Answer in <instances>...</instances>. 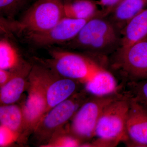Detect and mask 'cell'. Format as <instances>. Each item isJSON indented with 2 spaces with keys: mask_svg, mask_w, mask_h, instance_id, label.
Listing matches in <instances>:
<instances>
[{
  "mask_svg": "<svg viewBox=\"0 0 147 147\" xmlns=\"http://www.w3.org/2000/svg\"><path fill=\"white\" fill-rule=\"evenodd\" d=\"M117 92L105 96H93L88 99L73 117L71 129L74 137L87 140L95 137L96 125L104 110L109 104L123 95Z\"/></svg>",
  "mask_w": 147,
  "mask_h": 147,
  "instance_id": "cell-6",
  "label": "cell"
},
{
  "mask_svg": "<svg viewBox=\"0 0 147 147\" xmlns=\"http://www.w3.org/2000/svg\"><path fill=\"white\" fill-rule=\"evenodd\" d=\"M96 1L77 0L63 4L64 18L88 20L96 16H101Z\"/></svg>",
  "mask_w": 147,
  "mask_h": 147,
  "instance_id": "cell-16",
  "label": "cell"
},
{
  "mask_svg": "<svg viewBox=\"0 0 147 147\" xmlns=\"http://www.w3.org/2000/svg\"><path fill=\"white\" fill-rule=\"evenodd\" d=\"M123 0H97L98 5L100 6L102 17H107L113 12Z\"/></svg>",
  "mask_w": 147,
  "mask_h": 147,
  "instance_id": "cell-23",
  "label": "cell"
},
{
  "mask_svg": "<svg viewBox=\"0 0 147 147\" xmlns=\"http://www.w3.org/2000/svg\"><path fill=\"white\" fill-rule=\"evenodd\" d=\"M51 76V72L41 67L36 66L31 70L28 94L22 108L23 128L34 131L46 113V93Z\"/></svg>",
  "mask_w": 147,
  "mask_h": 147,
  "instance_id": "cell-4",
  "label": "cell"
},
{
  "mask_svg": "<svg viewBox=\"0 0 147 147\" xmlns=\"http://www.w3.org/2000/svg\"><path fill=\"white\" fill-rule=\"evenodd\" d=\"M129 107V96L125 92L104 110L96 125L95 136L117 144L126 142L129 139L126 129Z\"/></svg>",
  "mask_w": 147,
  "mask_h": 147,
  "instance_id": "cell-5",
  "label": "cell"
},
{
  "mask_svg": "<svg viewBox=\"0 0 147 147\" xmlns=\"http://www.w3.org/2000/svg\"><path fill=\"white\" fill-rule=\"evenodd\" d=\"M56 1L60 2L63 4H64L66 3L72 2L74 1H77V0H56ZM94 1H96V0H94Z\"/></svg>",
  "mask_w": 147,
  "mask_h": 147,
  "instance_id": "cell-25",
  "label": "cell"
},
{
  "mask_svg": "<svg viewBox=\"0 0 147 147\" xmlns=\"http://www.w3.org/2000/svg\"><path fill=\"white\" fill-rule=\"evenodd\" d=\"M91 19V18H90ZM88 20L63 18L47 31L22 37L27 43L37 47H48L69 42L77 35Z\"/></svg>",
  "mask_w": 147,
  "mask_h": 147,
  "instance_id": "cell-8",
  "label": "cell"
},
{
  "mask_svg": "<svg viewBox=\"0 0 147 147\" xmlns=\"http://www.w3.org/2000/svg\"><path fill=\"white\" fill-rule=\"evenodd\" d=\"M86 100L85 93H77L56 105L44 115L34 131L52 132L73 118Z\"/></svg>",
  "mask_w": 147,
  "mask_h": 147,
  "instance_id": "cell-9",
  "label": "cell"
},
{
  "mask_svg": "<svg viewBox=\"0 0 147 147\" xmlns=\"http://www.w3.org/2000/svg\"><path fill=\"white\" fill-rule=\"evenodd\" d=\"M147 7V0H123L107 17L120 33L129 21Z\"/></svg>",
  "mask_w": 147,
  "mask_h": 147,
  "instance_id": "cell-12",
  "label": "cell"
},
{
  "mask_svg": "<svg viewBox=\"0 0 147 147\" xmlns=\"http://www.w3.org/2000/svg\"><path fill=\"white\" fill-rule=\"evenodd\" d=\"M52 58L47 63L56 73L64 78L86 84L91 81L103 67L93 60L59 48L47 47Z\"/></svg>",
  "mask_w": 147,
  "mask_h": 147,
  "instance_id": "cell-3",
  "label": "cell"
},
{
  "mask_svg": "<svg viewBox=\"0 0 147 147\" xmlns=\"http://www.w3.org/2000/svg\"><path fill=\"white\" fill-rule=\"evenodd\" d=\"M29 1L30 0H0V12L2 18L13 20Z\"/></svg>",
  "mask_w": 147,
  "mask_h": 147,
  "instance_id": "cell-19",
  "label": "cell"
},
{
  "mask_svg": "<svg viewBox=\"0 0 147 147\" xmlns=\"http://www.w3.org/2000/svg\"><path fill=\"white\" fill-rule=\"evenodd\" d=\"M31 69L24 64L16 70L14 75L7 83L1 87L0 100L2 105L13 104L20 98L25 89V76Z\"/></svg>",
  "mask_w": 147,
  "mask_h": 147,
  "instance_id": "cell-14",
  "label": "cell"
},
{
  "mask_svg": "<svg viewBox=\"0 0 147 147\" xmlns=\"http://www.w3.org/2000/svg\"><path fill=\"white\" fill-rule=\"evenodd\" d=\"M86 91L93 96H105L117 92L118 86L113 74L103 67L91 81L85 84Z\"/></svg>",
  "mask_w": 147,
  "mask_h": 147,
  "instance_id": "cell-15",
  "label": "cell"
},
{
  "mask_svg": "<svg viewBox=\"0 0 147 147\" xmlns=\"http://www.w3.org/2000/svg\"><path fill=\"white\" fill-rule=\"evenodd\" d=\"M18 132L13 131L7 127L0 126V146H9L18 139Z\"/></svg>",
  "mask_w": 147,
  "mask_h": 147,
  "instance_id": "cell-21",
  "label": "cell"
},
{
  "mask_svg": "<svg viewBox=\"0 0 147 147\" xmlns=\"http://www.w3.org/2000/svg\"><path fill=\"white\" fill-rule=\"evenodd\" d=\"M126 92L131 98L147 108V79L127 83Z\"/></svg>",
  "mask_w": 147,
  "mask_h": 147,
  "instance_id": "cell-20",
  "label": "cell"
},
{
  "mask_svg": "<svg viewBox=\"0 0 147 147\" xmlns=\"http://www.w3.org/2000/svg\"><path fill=\"white\" fill-rule=\"evenodd\" d=\"M119 47H125L147 37V8L131 18L120 32Z\"/></svg>",
  "mask_w": 147,
  "mask_h": 147,
  "instance_id": "cell-13",
  "label": "cell"
},
{
  "mask_svg": "<svg viewBox=\"0 0 147 147\" xmlns=\"http://www.w3.org/2000/svg\"><path fill=\"white\" fill-rule=\"evenodd\" d=\"M23 63L20 54L15 45L9 40L2 38L0 40V69L16 70Z\"/></svg>",
  "mask_w": 147,
  "mask_h": 147,
  "instance_id": "cell-17",
  "label": "cell"
},
{
  "mask_svg": "<svg viewBox=\"0 0 147 147\" xmlns=\"http://www.w3.org/2000/svg\"><path fill=\"white\" fill-rule=\"evenodd\" d=\"M126 129L127 145L147 147V108L130 96Z\"/></svg>",
  "mask_w": 147,
  "mask_h": 147,
  "instance_id": "cell-10",
  "label": "cell"
},
{
  "mask_svg": "<svg viewBox=\"0 0 147 147\" xmlns=\"http://www.w3.org/2000/svg\"><path fill=\"white\" fill-rule=\"evenodd\" d=\"M120 34L108 17L96 16L87 21L73 39L64 44L69 49L105 56L119 47Z\"/></svg>",
  "mask_w": 147,
  "mask_h": 147,
  "instance_id": "cell-1",
  "label": "cell"
},
{
  "mask_svg": "<svg viewBox=\"0 0 147 147\" xmlns=\"http://www.w3.org/2000/svg\"><path fill=\"white\" fill-rule=\"evenodd\" d=\"M17 70V69H16ZM16 70H9L0 69V85L2 86L10 80Z\"/></svg>",
  "mask_w": 147,
  "mask_h": 147,
  "instance_id": "cell-24",
  "label": "cell"
},
{
  "mask_svg": "<svg viewBox=\"0 0 147 147\" xmlns=\"http://www.w3.org/2000/svg\"><path fill=\"white\" fill-rule=\"evenodd\" d=\"M63 18L62 3L56 0H38L18 21L1 18V28L22 37L47 31Z\"/></svg>",
  "mask_w": 147,
  "mask_h": 147,
  "instance_id": "cell-2",
  "label": "cell"
},
{
  "mask_svg": "<svg viewBox=\"0 0 147 147\" xmlns=\"http://www.w3.org/2000/svg\"><path fill=\"white\" fill-rule=\"evenodd\" d=\"M0 122L1 125L19 132L24 125L22 108L13 104L2 105L0 108Z\"/></svg>",
  "mask_w": 147,
  "mask_h": 147,
  "instance_id": "cell-18",
  "label": "cell"
},
{
  "mask_svg": "<svg viewBox=\"0 0 147 147\" xmlns=\"http://www.w3.org/2000/svg\"><path fill=\"white\" fill-rule=\"evenodd\" d=\"M78 82H79L64 77L51 81L47 86L46 93V113L75 94L78 88Z\"/></svg>",
  "mask_w": 147,
  "mask_h": 147,
  "instance_id": "cell-11",
  "label": "cell"
},
{
  "mask_svg": "<svg viewBox=\"0 0 147 147\" xmlns=\"http://www.w3.org/2000/svg\"><path fill=\"white\" fill-rule=\"evenodd\" d=\"M81 140L76 137L65 136L59 137L47 145L48 147H72L81 146Z\"/></svg>",
  "mask_w": 147,
  "mask_h": 147,
  "instance_id": "cell-22",
  "label": "cell"
},
{
  "mask_svg": "<svg viewBox=\"0 0 147 147\" xmlns=\"http://www.w3.org/2000/svg\"><path fill=\"white\" fill-rule=\"evenodd\" d=\"M112 66L127 82L147 79V37L115 52Z\"/></svg>",
  "mask_w": 147,
  "mask_h": 147,
  "instance_id": "cell-7",
  "label": "cell"
}]
</instances>
